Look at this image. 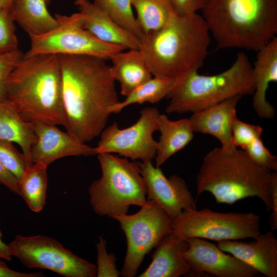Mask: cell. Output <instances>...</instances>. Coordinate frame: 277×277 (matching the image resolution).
<instances>
[{
	"instance_id": "cell-1",
	"label": "cell",
	"mask_w": 277,
	"mask_h": 277,
	"mask_svg": "<svg viewBox=\"0 0 277 277\" xmlns=\"http://www.w3.org/2000/svg\"><path fill=\"white\" fill-rule=\"evenodd\" d=\"M66 131L86 143L99 136L118 103L111 65L102 57L58 55Z\"/></svg>"
},
{
	"instance_id": "cell-2",
	"label": "cell",
	"mask_w": 277,
	"mask_h": 277,
	"mask_svg": "<svg viewBox=\"0 0 277 277\" xmlns=\"http://www.w3.org/2000/svg\"><path fill=\"white\" fill-rule=\"evenodd\" d=\"M210 43V33L201 15L174 12L163 27L145 35L140 49L152 76L175 81L198 71Z\"/></svg>"
},
{
	"instance_id": "cell-3",
	"label": "cell",
	"mask_w": 277,
	"mask_h": 277,
	"mask_svg": "<svg viewBox=\"0 0 277 277\" xmlns=\"http://www.w3.org/2000/svg\"><path fill=\"white\" fill-rule=\"evenodd\" d=\"M6 101L27 122L64 126L58 55H24L8 79Z\"/></svg>"
},
{
	"instance_id": "cell-4",
	"label": "cell",
	"mask_w": 277,
	"mask_h": 277,
	"mask_svg": "<svg viewBox=\"0 0 277 277\" xmlns=\"http://www.w3.org/2000/svg\"><path fill=\"white\" fill-rule=\"evenodd\" d=\"M201 10L221 48L257 51L277 33V0H206Z\"/></svg>"
},
{
	"instance_id": "cell-5",
	"label": "cell",
	"mask_w": 277,
	"mask_h": 277,
	"mask_svg": "<svg viewBox=\"0 0 277 277\" xmlns=\"http://www.w3.org/2000/svg\"><path fill=\"white\" fill-rule=\"evenodd\" d=\"M272 172L241 149L227 152L215 147L205 155L197 172V196L208 192L216 202L229 205L256 197L271 211Z\"/></svg>"
},
{
	"instance_id": "cell-6",
	"label": "cell",
	"mask_w": 277,
	"mask_h": 277,
	"mask_svg": "<svg viewBox=\"0 0 277 277\" xmlns=\"http://www.w3.org/2000/svg\"><path fill=\"white\" fill-rule=\"evenodd\" d=\"M252 65L244 52L238 53L231 66L215 75L191 72L175 81L167 97L168 114L194 113L228 98L253 94Z\"/></svg>"
},
{
	"instance_id": "cell-7",
	"label": "cell",
	"mask_w": 277,
	"mask_h": 277,
	"mask_svg": "<svg viewBox=\"0 0 277 277\" xmlns=\"http://www.w3.org/2000/svg\"><path fill=\"white\" fill-rule=\"evenodd\" d=\"M97 155L101 176L88 188L93 211L100 216L127 214L131 205L140 207L147 202V188L139 164L112 153Z\"/></svg>"
},
{
	"instance_id": "cell-8",
	"label": "cell",
	"mask_w": 277,
	"mask_h": 277,
	"mask_svg": "<svg viewBox=\"0 0 277 277\" xmlns=\"http://www.w3.org/2000/svg\"><path fill=\"white\" fill-rule=\"evenodd\" d=\"M261 217L253 212H219L208 208L184 210L173 220L171 233L187 240L199 238L216 241L256 238Z\"/></svg>"
},
{
	"instance_id": "cell-9",
	"label": "cell",
	"mask_w": 277,
	"mask_h": 277,
	"mask_svg": "<svg viewBox=\"0 0 277 277\" xmlns=\"http://www.w3.org/2000/svg\"><path fill=\"white\" fill-rule=\"evenodd\" d=\"M117 221L127 240V251L121 274L134 276L145 256L171 232L173 219L149 200L137 212L112 217Z\"/></svg>"
},
{
	"instance_id": "cell-10",
	"label": "cell",
	"mask_w": 277,
	"mask_h": 277,
	"mask_svg": "<svg viewBox=\"0 0 277 277\" xmlns=\"http://www.w3.org/2000/svg\"><path fill=\"white\" fill-rule=\"evenodd\" d=\"M54 17L58 22L57 27L41 35H29L30 47L25 56L42 54L87 55L107 60L113 54L125 50L120 46L103 42L85 30L81 12L68 16L56 14Z\"/></svg>"
},
{
	"instance_id": "cell-11",
	"label": "cell",
	"mask_w": 277,
	"mask_h": 277,
	"mask_svg": "<svg viewBox=\"0 0 277 277\" xmlns=\"http://www.w3.org/2000/svg\"><path fill=\"white\" fill-rule=\"evenodd\" d=\"M12 256L29 268H41L65 277H94L96 266L45 235H17L8 244Z\"/></svg>"
},
{
	"instance_id": "cell-12",
	"label": "cell",
	"mask_w": 277,
	"mask_h": 277,
	"mask_svg": "<svg viewBox=\"0 0 277 277\" xmlns=\"http://www.w3.org/2000/svg\"><path fill=\"white\" fill-rule=\"evenodd\" d=\"M160 113L155 107H147L140 112L138 120L132 125L120 129L116 122L103 130L95 149L101 153H117L132 161H152L156 152L153 137L158 130Z\"/></svg>"
},
{
	"instance_id": "cell-13",
	"label": "cell",
	"mask_w": 277,
	"mask_h": 277,
	"mask_svg": "<svg viewBox=\"0 0 277 277\" xmlns=\"http://www.w3.org/2000/svg\"><path fill=\"white\" fill-rule=\"evenodd\" d=\"M138 164L147 188V199L155 203L173 220L184 210L196 208V199L183 179L176 175L167 179L152 161Z\"/></svg>"
},
{
	"instance_id": "cell-14",
	"label": "cell",
	"mask_w": 277,
	"mask_h": 277,
	"mask_svg": "<svg viewBox=\"0 0 277 277\" xmlns=\"http://www.w3.org/2000/svg\"><path fill=\"white\" fill-rule=\"evenodd\" d=\"M183 255L191 270L219 277H254L259 272L206 239L190 238Z\"/></svg>"
},
{
	"instance_id": "cell-15",
	"label": "cell",
	"mask_w": 277,
	"mask_h": 277,
	"mask_svg": "<svg viewBox=\"0 0 277 277\" xmlns=\"http://www.w3.org/2000/svg\"><path fill=\"white\" fill-rule=\"evenodd\" d=\"M34 130L36 140L31 149L32 164L42 163L48 166L66 156L96 155L94 147L81 141L67 131H61L56 125L35 123Z\"/></svg>"
},
{
	"instance_id": "cell-16",
	"label": "cell",
	"mask_w": 277,
	"mask_h": 277,
	"mask_svg": "<svg viewBox=\"0 0 277 277\" xmlns=\"http://www.w3.org/2000/svg\"><path fill=\"white\" fill-rule=\"evenodd\" d=\"M217 246L267 277L277 276V239L273 231L260 233L249 242L218 241Z\"/></svg>"
},
{
	"instance_id": "cell-17",
	"label": "cell",
	"mask_w": 277,
	"mask_h": 277,
	"mask_svg": "<svg viewBox=\"0 0 277 277\" xmlns=\"http://www.w3.org/2000/svg\"><path fill=\"white\" fill-rule=\"evenodd\" d=\"M242 97L236 96L192 113L189 119L193 131L214 136L224 151L235 150L237 148L232 142V128L237 117L236 105Z\"/></svg>"
},
{
	"instance_id": "cell-18",
	"label": "cell",
	"mask_w": 277,
	"mask_h": 277,
	"mask_svg": "<svg viewBox=\"0 0 277 277\" xmlns=\"http://www.w3.org/2000/svg\"><path fill=\"white\" fill-rule=\"evenodd\" d=\"M252 74L254 83L252 106L260 118L271 119L275 109L266 100L269 85L277 81V37L258 50Z\"/></svg>"
},
{
	"instance_id": "cell-19",
	"label": "cell",
	"mask_w": 277,
	"mask_h": 277,
	"mask_svg": "<svg viewBox=\"0 0 277 277\" xmlns=\"http://www.w3.org/2000/svg\"><path fill=\"white\" fill-rule=\"evenodd\" d=\"M83 14L84 28L98 40L123 47L125 49H140L141 41L122 27L93 3L83 0L78 6Z\"/></svg>"
},
{
	"instance_id": "cell-20",
	"label": "cell",
	"mask_w": 277,
	"mask_h": 277,
	"mask_svg": "<svg viewBox=\"0 0 277 277\" xmlns=\"http://www.w3.org/2000/svg\"><path fill=\"white\" fill-rule=\"evenodd\" d=\"M152 261L140 277H179L187 274L191 268L183 255L187 247L186 240L170 233L155 247Z\"/></svg>"
},
{
	"instance_id": "cell-21",
	"label": "cell",
	"mask_w": 277,
	"mask_h": 277,
	"mask_svg": "<svg viewBox=\"0 0 277 277\" xmlns=\"http://www.w3.org/2000/svg\"><path fill=\"white\" fill-rule=\"evenodd\" d=\"M109 60L113 76L120 83L121 93L124 96L152 77L141 49L121 51L113 54Z\"/></svg>"
},
{
	"instance_id": "cell-22",
	"label": "cell",
	"mask_w": 277,
	"mask_h": 277,
	"mask_svg": "<svg viewBox=\"0 0 277 277\" xmlns=\"http://www.w3.org/2000/svg\"><path fill=\"white\" fill-rule=\"evenodd\" d=\"M155 166L160 167L171 156L185 148L194 137V132L189 118L171 121L164 114H160Z\"/></svg>"
},
{
	"instance_id": "cell-23",
	"label": "cell",
	"mask_w": 277,
	"mask_h": 277,
	"mask_svg": "<svg viewBox=\"0 0 277 277\" xmlns=\"http://www.w3.org/2000/svg\"><path fill=\"white\" fill-rule=\"evenodd\" d=\"M0 139L18 145L28 165L32 164L31 149L36 140L34 123L25 121L7 101H0Z\"/></svg>"
},
{
	"instance_id": "cell-24",
	"label": "cell",
	"mask_w": 277,
	"mask_h": 277,
	"mask_svg": "<svg viewBox=\"0 0 277 277\" xmlns=\"http://www.w3.org/2000/svg\"><path fill=\"white\" fill-rule=\"evenodd\" d=\"M44 0H14L10 12L15 22L28 35L46 33L58 25L47 9Z\"/></svg>"
},
{
	"instance_id": "cell-25",
	"label": "cell",
	"mask_w": 277,
	"mask_h": 277,
	"mask_svg": "<svg viewBox=\"0 0 277 277\" xmlns=\"http://www.w3.org/2000/svg\"><path fill=\"white\" fill-rule=\"evenodd\" d=\"M47 166L42 163L32 164L27 167L18 182L19 195L34 212H39L46 204Z\"/></svg>"
},
{
	"instance_id": "cell-26",
	"label": "cell",
	"mask_w": 277,
	"mask_h": 277,
	"mask_svg": "<svg viewBox=\"0 0 277 277\" xmlns=\"http://www.w3.org/2000/svg\"><path fill=\"white\" fill-rule=\"evenodd\" d=\"M174 83L175 80L171 78L152 77L126 95L124 100L111 106L109 111L111 114L117 113L133 104L158 103L167 97Z\"/></svg>"
},
{
	"instance_id": "cell-27",
	"label": "cell",
	"mask_w": 277,
	"mask_h": 277,
	"mask_svg": "<svg viewBox=\"0 0 277 277\" xmlns=\"http://www.w3.org/2000/svg\"><path fill=\"white\" fill-rule=\"evenodd\" d=\"M144 35L163 27L176 12L170 0H131Z\"/></svg>"
},
{
	"instance_id": "cell-28",
	"label": "cell",
	"mask_w": 277,
	"mask_h": 277,
	"mask_svg": "<svg viewBox=\"0 0 277 277\" xmlns=\"http://www.w3.org/2000/svg\"><path fill=\"white\" fill-rule=\"evenodd\" d=\"M93 4L141 42L143 39L145 35L134 16L131 0H93Z\"/></svg>"
},
{
	"instance_id": "cell-29",
	"label": "cell",
	"mask_w": 277,
	"mask_h": 277,
	"mask_svg": "<svg viewBox=\"0 0 277 277\" xmlns=\"http://www.w3.org/2000/svg\"><path fill=\"white\" fill-rule=\"evenodd\" d=\"M0 161L4 167L20 181L28 165L23 153L19 152L13 143L0 139Z\"/></svg>"
},
{
	"instance_id": "cell-30",
	"label": "cell",
	"mask_w": 277,
	"mask_h": 277,
	"mask_svg": "<svg viewBox=\"0 0 277 277\" xmlns=\"http://www.w3.org/2000/svg\"><path fill=\"white\" fill-rule=\"evenodd\" d=\"M14 22L10 11L0 10V53L18 49Z\"/></svg>"
},
{
	"instance_id": "cell-31",
	"label": "cell",
	"mask_w": 277,
	"mask_h": 277,
	"mask_svg": "<svg viewBox=\"0 0 277 277\" xmlns=\"http://www.w3.org/2000/svg\"><path fill=\"white\" fill-rule=\"evenodd\" d=\"M263 129L259 125L245 123L235 118L232 128V140L234 146L243 149L248 145L260 138Z\"/></svg>"
},
{
	"instance_id": "cell-32",
	"label": "cell",
	"mask_w": 277,
	"mask_h": 277,
	"mask_svg": "<svg viewBox=\"0 0 277 277\" xmlns=\"http://www.w3.org/2000/svg\"><path fill=\"white\" fill-rule=\"evenodd\" d=\"M97 277H117L121 274L116 268V258L114 254L108 253L106 248V241L102 236L96 243Z\"/></svg>"
},
{
	"instance_id": "cell-33",
	"label": "cell",
	"mask_w": 277,
	"mask_h": 277,
	"mask_svg": "<svg viewBox=\"0 0 277 277\" xmlns=\"http://www.w3.org/2000/svg\"><path fill=\"white\" fill-rule=\"evenodd\" d=\"M242 150L259 165L271 171H277V157L265 146L261 137L255 139Z\"/></svg>"
},
{
	"instance_id": "cell-34",
	"label": "cell",
	"mask_w": 277,
	"mask_h": 277,
	"mask_svg": "<svg viewBox=\"0 0 277 277\" xmlns=\"http://www.w3.org/2000/svg\"><path fill=\"white\" fill-rule=\"evenodd\" d=\"M24 54L19 49L0 53V101H6V90L8 79Z\"/></svg>"
},
{
	"instance_id": "cell-35",
	"label": "cell",
	"mask_w": 277,
	"mask_h": 277,
	"mask_svg": "<svg viewBox=\"0 0 277 277\" xmlns=\"http://www.w3.org/2000/svg\"><path fill=\"white\" fill-rule=\"evenodd\" d=\"M175 11L181 15L197 13L201 10L206 0H170Z\"/></svg>"
},
{
	"instance_id": "cell-36",
	"label": "cell",
	"mask_w": 277,
	"mask_h": 277,
	"mask_svg": "<svg viewBox=\"0 0 277 277\" xmlns=\"http://www.w3.org/2000/svg\"><path fill=\"white\" fill-rule=\"evenodd\" d=\"M271 214L268 219L271 230L277 228V173L272 172V185L271 188Z\"/></svg>"
},
{
	"instance_id": "cell-37",
	"label": "cell",
	"mask_w": 277,
	"mask_h": 277,
	"mask_svg": "<svg viewBox=\"0 0 277 277\" xmlns=\"http://www.w3.org/2000/svg\"><path fill=\"white\" fill-rule=\"evenodd\" d=\"M0 184L4 185L13 193L19 195L18 181L4 167L1 161Z\"/></svg>"
},
{
	"instance_id": "cell-38",
	"label": "cell",
	"mask_w": 277,
	"mask_h": 277,
	"mask_svg": "<svg viewBox=\"0 0 277 277\" xmlns=\"http://www.w3.org/2000/svg\"><path fill=\"white\" fill-rule=\"evenodd\" d=\"M44 276L42 272H22L10 268L0 260V277H40Z\"/></svg>"
},
{
	"instance_id": "cell-39",
	"label": "cell",
	"mask_w": 277,
	"mask_h": 277,
	"mask_svg": "<svg viewBox=\"0 0 277 277\" xmlns=\"http://www.w3.org/2000/svg\"><path fill=\"white\" fill-rule=\"evenodd\" d=\"M2 233L0 230V260L3 259L10 261L12 260L8 244H6L2 240Z\"/></svg>"
},
{
	"instance_id": "cell-40",
	"label": "cell",
	"mask_w": 277,
	"mask_h": 277,
	"mask_svg": "<svg viewBox=\"0 0 277 277\" xmlns=\"http://www.w3.org/2000/svg\"><path fill=\"white\" fill-rule=\"evenodd\" d=\"M14 0H0V10H9Z\"/></svg>"
},
{
	"instance_id": "cell-41",
	"label": "cell",
	"mask_w": 277,
	"mask_h": 277,
	"mask_svg": "<svg viewBox=\"0 0 277 277\" xmlns=\"http://www.w3.org/2000/svg\"><path fill=\"white\" fill-rule=\"evenodd\" d=\"M83 1V0H75L74 3L75 5H76L77 6H78L82 3Z\"/></svg>"
},
{
	"instance_id": "cell-42",
	"label": "cell",
	"mask_w": 277,
	"mask_h": 277,
	"mask_svg": "<svg viewBox=\"0 0 277 277\" xmlns=\"http://www.w3.org/2000/svg\"><path fill=\"white\" fill-rule=\"evenodd\" d=\"M44 1L46 2L47 5L49 4L51 1V0H44Z\"/></svg>"
}]
</instances>
